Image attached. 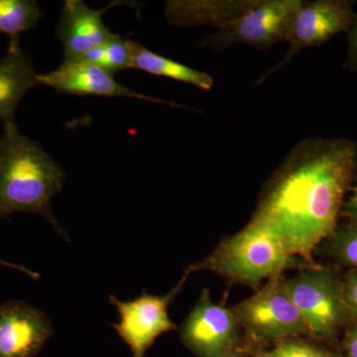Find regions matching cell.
Listing matches in <instances>:
<instances>
[{"label":"cell","instance_id":"obj_19","mask_svg":"<svg viewBox=\"0 0 357 357\" xmlns=\"http://www.w3.org/2000/svg\"><path fill=\"white\" fill-rule=\"evenodd\" d=\"M255 357H344L333 347L290 338L274 344L269 349L255 351Z\"/></svg>","mask_w":357,"mask_h":357},{"label":"cell","instance_id":"obj_5","mask_svg":"<svg viewBox=\"0 0 357 357\" xmlns=\"http://www.w3.org/2000/svg\"><path fill=\"white\" fill-rule=\"evenodd\" d=\"M231 310L252 344H277L290 338L312 337L306 319L291 298L283 276L267 282Z\"/></svg>","mask_w":357,"mask_h":357},{"label":"cell","instance_id":"obj_14","mask_svg":"<svg viewBox=\"0 0 357 357\" xmlns=\"http://www.w3.org/2000/svg\"><path fill=\"white\" fill-rule=\"evenodd\" d=\"M255 0L243 1H167L165 15L174 26L210 25L220 28L236 20L255 4Z\"/></svg>","mask_w":357,"mask_h":357},{"label":"cell","instance_id":"obj_20","mask_svg":"<svg viewBox=\"0 0 357 357\" xmlns=\"http://www.w3.org/2000/svg\"><path fill=\"white\" fill-rule=\"evenodd\" d=\"M342 291L351 321L357 319V268L349 270L342 278Z\"/></svg>","mask_w":357,"mask_h":357},{"label":"cell","instance_id":"obj_6","mask_svg":"<svg viewBox=\"0 0 357 357\" xmlns=\"http://www.w3.org/2000/svg\"><path fill=\"white\" fill-rule=\"evenodd\" d=\"M303 4L301 0H255L246 13L204 37L199 46L222 51L243 44L267 50L275 44L287 42Z\"/></svg>","mask_w":357,"mask_h":357},{"label":"cell","instance_id":"obj_23","mask_svg":"<svg viewBox=\"0 0 357 357\" xmlns=\"http://www.w3.org/2000/svg\"><path fill=\"white\" fill-rule=\"evenodd\" d=\"M351 195L345 202L342 208V215L349 218V222H357V161L356 174H354V184L351 187Z\"/></svg>","mask_w":357,"mask_h":357},{"label":"cell","instance_id":"obj_15","mask_svg":"<svg viewBox=\"0 0 357 357\" xmlns=\"http://www.w3.org/2000/svg\"><path fill=\"white\" fill-rule=\"evenodd\" d=\"M132 69L146 72L153 76L168 77L174 81L192 84L203 91H210L213 86V79L208 73L192 69L171 59L148 50L136 41L129 40Z\"/></svg>","mask_w":357,"mask_h":357},{"label":"cell","instance_id":"obj_10","mask_svg":"<svg viewBox=\"0 0 357 357\" xmlns=\"http://www.w3.org/2000/svg\"><path fill=\"white\" fill-rule=\"evenodd\" d=\"M38 83L51 86L59 93L70 95L107 98L123 96L155 103H164L174 107H183L178 103L142 95L128 86H122L115 81L114 75L84 59L65 60L57 69L46 74L38 75Z\"/></svg>","mask_w":357,"mask_h":357},{"label":"cell","instance_id":"obj_3","mask_svg":"<svg viewBox=\"0 0 357 357\" xmlns=\"http://www.w3.org/2000/svg\"><path fill=\"white\" fill-rule=\"evenodd\" d=\"M297 261L273 232L250 220L241 231L218 244L208 257L188 267L185 274L208 270L231 283L258 289L281 277Z\"/></svg>","mask_w":357,"mask_h":357},{"label":"cell","instance_id":"obj_9","mask_svg":"<svg viewBox=\"0 0 357 357\" xmlns=\"http://www.w3.org/2000/svg\"><path fill=\"white\" fill-rule=\"evenodd\" d=\"M241 331L232 310L213 303L210 291L204 289L183 323L180 338L197 357H222L241 344Z\"/></svg>","mask_w":357,"mask_h":357},{"label":"cell","instance_id":"obj_8","mask_svg":"<svg viewBox=\"0 0 357 357\" xmlns=\"http://www.w3.org/2000/svg\"><path fill=\"white\" fill-rule=\"evenodd\" d=\"M356 14L354 2L347 0L304 2L291 28L287 40L290 46L288 53L280 62L270 68L260 77L256 84L264 83L305 49L321 46L330 41L335 35L349 32Z\"/></svg>","mask_w":357,"mask_h":357},{"label":"cell","instance_id":"obj_2","mask_svg":"<svg viewBox=\"0 0 357 357\" xmlns=\"http://www.w3.org/2000/svg\"><path fill=\"white\" fill-rule=\"evenodd\" d=\"M65 180L64 169L38 142L22 135L15 123L4 126L0 137V220L15 213L39 215L70 241L51 208V199Z\"/></svg>","mask_w":357,"mask_h":357},{"label":"cell","instance_id":"obj_4","mask_svg":"<svg viewBox=\"0 0 357 357\" xmlns=\"http://www.w3.org/2000/svg\"><path fill=\"white\" fill-rule=\"evenodd\" d=\"M286 287L306 319L312 337L324 344H337L340 331L351 323L342 291V278L333 270L305 267L285 279Z\"/></svg>","mask_w":357,"mask_h":357},{"label":"cell","instance_id":"obj_17","mask_svg":"<svg viewBox=\"0 0 357 357\" xmlns=\"http://www.w3.org/2000/svg\"><path fill=\"white\" fill-rule=\"evenodd\" d=\"M82 59L100 66L112 75L121 70L132 69V56L129 40L122 39L117 34H114L102 46L89 52Z\"/></svg>","mask_w":357,"mask_h":357},{"label":"cell","instance_id":"obj_22","mask_svg":"<svg viewBox=\"0 0 357 357\" xmlns=\"http://www.w3.org/2000/svg\"><path fill=\"white\" fill-rule=\"evenodd\" d=\"M345 68L357 70V13L351 29L349 30V53H347Z\"/></svg>","mask_w":357,"mask_h":357},{"label":"cell","instance_id":"obj_25","mask_svg":"<svg viewBox=\"0 0 357 357\" xmlns=\"http://www.w3.org/2000/svg\"><path fill=\"white\" fill-rule=\"evenodd\" d=\"M0 267L11 268V269L18 270V271L23 272L27 276L31 277L32 279H39L40 275L32 270L28 269L25 266L20 264H14V263L4 261L0 259Z\"/></svg>","mask_w":357,"mask_h":357},{"label":"cell","instance_id":"obj_18","mask_svg":"<svg viewBox=\"0 0 357 357\" xmlns=\"http://www.w3.org/2000/svg\"><path fill=\"white\" fill-rule=\"evenodd\" d=\"M323 252L338 264L357 268V222L338 227L323 243Z\"/></svg>","mask_w":357,"mask_h":357},{"label":"cell","instance_id":"obj_13","mask_svg":"<svg viewBox=\"0 0 357 357\" xmlns=\"http://www.w3.org/2000/svg\"><path fill=\"white\" fill-rule=\"evenodd\" d=\"M38 84L31 58L22 51L20 43L9 44L7 53L0 58V121L3 126L15 123L21 100Z\"/></svg>","mask_w":357,"mask_h":357},{"label":"cell","instance_id":"obj_7","mask_svg":"<svg viewBox=\"0 0 357 357\" xmlns=\"http://www.w3.org/2000/svg\"><path fill=\"white\" fill-rule=\"evenodd\" d=\"M187 276L185 273L177 286L166 295H151L143 291L139 297L126 302L109 296L110 304L116 307L121 317L119 323L112 324V326L128 345L132 357H145L157 338L177 330L169 317V307L184 287Z\"/></svg>","mask_w":357,"mask_h":357},{"label":"cell","instance_id":"obj_1","mask_svg":"<svg viewBox=\"0 0 357 357\" xmlns=\"http://www.w3.org/2000/svg\"><path fill=\"white\" fill-rule=\"evenodd\" d=\"M356 161L354 141H301L268 181L251 222L273 232L294 259L314 266L312 255L337 227Z\"/></svg>","mask_w":357,"mask_h":357},{"label":"cell","instance_id":"obj_16","mask_svg":"<svg viewBox=\"0 0 357 357\" xmlns=\"http://www.w3.org/2000/svg\"><path fill=\"white\" fill-rule=\"evenodd\" d=\"M41 17L34 0H0V33L8 36L9 44L20 43L21 34L33 29Z\"/></svg>","mask_w":357,"mask_h":357},{"label":"cell","instance_id":"obj_24","mask_svg":"<svg viewBox=\"0 0 357 357\" xmlns=\"http://www.w3.org/2000/svg\"><path fill=\"white\" fill-rule=\"evenodd\" d=\"M255 349L250 345H241L234 347L231 351L223 354L222 357H255Z\"/></svg>","mask_w":357,"mask_h":357},{"label":"cell","instance_id":"obj_21","mask_svg":"<svg viewBox=\"0 0 357 357\" xmlns=\"http://www.w3.org/2000/svg\"><path fill=\"white\" fill-rule=\"evenodd\" d=\"M344 347L345 357H357V319L344 328Z\"/></svg>","mask_w":357,"mask_h":357},{"label":"cell","instance_id":"obj_11","mask_svg":"<svg viewBox=\"0 0 357 357\" xmlns=\"http://www.w3.org/2000/svg\"><path fill=\"white\" fill-rule=\"evenodd\" d=\"M53 332L49 317L25 302L0 305V357H35Z\"/></svg>","mask_w":357,"mask_h":357},{"label":"cell","instance_id":"obj_12","mask_svg":"<svg viewBox=\"0 0 357 357\" xmlns=\"http://www.w3.org/2000/svg\"><path fill=\"white\" fill-rule=\"evenodd\" d=\"M117 2L95 10L82 0H67L56 27V36L64 46L65 60H79L109 41L114 33L103 24L102 15Z\"/></svg>","mask_w":357,"mask_h":357}]
</instances>
